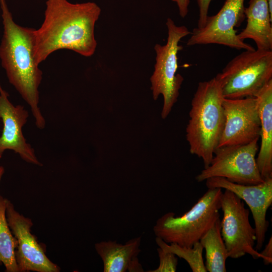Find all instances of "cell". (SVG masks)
I'll return each mask as SVG.
<instances>
[{"label": "cell", "instance_id": "6da1fadb", "mask_svg": "<svg viewBox=\"0 0 272 272\" xmlns=\"http://www.w3.org/2000/svg\"><path fill=\"white\" fill-rule=\"evenodd\" d=\"M100 8L94 2L73 4L67 0H47L44 19L34 31V57L39 64L59 49L90 57L97 47L95 25Z\"/></svg>", "mask_w": 272, "mask_h": 272}, {"label": "cell", "instance_id": "7a4b0ae2", "mask_svg": "<svg viewBox=\"0 0 272 272\" xmlns=\"http://www.w3.org/2000/svg\"><path fill=\"white\" fill-rule=\"evenodd\" d=\"M4 27L0 59L9 81L29 105L39 129L46 122L40 108L39 87L42 72L34 57L35 29L16 24L5 0H0Z\"/></svg>", "mask_w": 272, "mask_h": 272}, {"label": "cell", "instance_id": "3957f363", "mask_svg": "<svg viewBox=\"0 0 272 272\" xmlns=\"http://www.w3.org/2000/svg\"><path fill=\"white\" fill-rule=\"evenodd\" d=\"M224 99L215 77L198 83L191 100L186 138L190 153L202 160L204 168L210 164L223 131Z\"/></svg>", "mask_w": 272, "mask_h": 272}, {"label": "cell", "instance_id": "277c9868", "mask_svg": "<svg viewBox=\"0 0 272 272\" xmlns=\"http://www.w3.org/2000/svg\"><path fill=\"white\" fill-rule=\"evenodd\" d=\"M220 188H210L191 208L181 216L168 212L160 217L153 227L157 237L167 243L191 247L220 218Z\"/></svg>", "mask_w": 272, "mask_h": 272}, {"label": "cell", "instance_id": "5b68a950", "mask_svg": "<svg viewBox=\"0 0 272 272\" xmlns=\"http://www.w3.org/2000/svg\"><path fill=\"white\" fill-rule=\"evenodd\" d=\"M215 77L225 98L255 97L272 80V50H244Z\"/></svg>", "mask_w": 272, "mask_h": 272}, {"label": "cell", "instance_id": "8992f818", "mask_svg": "<svg viewBox=\"0 0 272 272\" xmlns=\"http://www.w3.org/2000/svg\"><path fill=\"white\" fill-rule=\"evenodd\" d=\"M166 25L168 30L167 42L163 45L156 44L154 46L156 62L150 78L154 99L156 100L161 94L163 97V119L167 117L177 102L184 80L180 74H177V55L182 49L179 43L182 38L191 33L186 26L176 25L171 18L167 19Z\"/></svg>", "mask_w": 272, "mask_h": 272}, {"label": "cell", "instance_id": "52a82bcc", "mask_svg": "<svg viewBox=\"0 0 272 272\" xmlns=\"http://www.w3.org/2000/svg\"><path fill=\"white\" fill-rule=\"evenodd\" d=\"M258 140L256 139L245 145L218 147L210 164L196 176V180L200 182L210 178L220 177L245 185L263 182L256 161Z\"/></svg>", "mask_w": 272, "mask_h": 272}, {"label": "cell", "instance_id": "ba28073f", "mask_svg": "<svg viewBox=\"0 0 272 272\" xmlns=\"http://www.w3.org/2000/svg\"><path fill=\"white\" fill-rule=\"evenodd\" d=\"M223 217L221 220V233L228 257L239 258L248 254L254 259L262 258L254 247L256 232L249 221V209L244 201L233 192L225 189L221 200Z\"/></svg>", "mask_w": 272, "mask_h": 272}, {"label": "cell", "instance_id": "9c48e42d", "mask_svg": "<svg viewBox=\"0 0 272 272\" xmlns=\"http://www.w3.org/2000/svg\"><path fill=\"white\" fill-rule=\"evenodd\" d=\"M244 0H226L215 15L208 16L202 27L194 28L186 42L187 46L216 44L238 50H253L240 40L235 29L245 18Z\"/></svg>", "mask_w": 272, "mask_h": 272}, {"label": "cell", "instance_id": "30bf717a", "mask_svg": "<svg viewBox=\"0 0 272 272\" xmlns=\"http://www.w3.org/2000/svg\"><path fill=\"white\" fill-rule=\"evenodd\" d=\"M5 213L9 227L18 242L15 256L19 272H59V266L46 255L45 245L39 243L32 234L31 219L16 211L8 199Z\"/></svg>", "mask_w": 272, "mask_h": 272}, {"label": "cell", "instance_id": "8fae6325", "mask_svg": "<svg viewBox=\"0 0 272 272\" xmlns=\"http://www.w3.org/2000/svg\"><path fill=\"white\" fill-rule=\"evenodd\" d=\"M223 131L218 147L247 144L260 138V121L255 97L225 98Z\"/></svg>", "mask_w": 272, "mask_h": 272}, {"label": "cell", "instance_id": "7c38bea8", "mask_svg": "<svg viewBox=\"0 0 272 272\" xmlns=\"http://www.w3.org/2000/svg\"><path fill=\"white\" fill-rule=\"evenodd\" d=\"M208 188H220L234 193L249 207L254 222L256 232L255 249L260 250L264 242L268 222L266 212L272 204V177L253 185L236 183L220 177L206 180Z\"/></svg>", "mask_w": 272, "mask_h": 272}, {"label": "cell", "instance_id": "4fadbf2b", "mask_svg": "<svg viewBox=\"0 0 272 272\" xmlns=\"http://www.w3.org/2000/svg\"><path fill=\"white\" fill-rule=\"evenodd\" d=\"M8 96L0 84V118L3 123L0 150L14 151L25 162L41 166L42 164L23 133L22 129L27 121L28 112L23 106H14L8 99Z\"/></svg>", "mask_w": 272, "mask_h": 272}, {"label": "cell", "instance_id": "5bb4252c", "mask_svg": "<svg viewBox=\"0 0 272 272\" xmlns=\"http://www.w3.org/2000/svg\"><path fill=\"white\" fill-rule=\"evenodd\" d=\"M141 237L131 239L124 244L115 241L96 243L95 248L103 264L104 272H143L138 255Z\"/></svg>", "mask_w": 272, "mask_h": 272}, {"label": "cell", "instance_id": "9a60e30c", "mask_svg": "<svg viewBox=\"0 0 272 272\" xmlns=\"http://www.w3.org/2000/svg\"><path fill=\"white\" fill-rule=\"evenodd\" d=\"M260 121L261 144L256 158L262 178L272 177V80L255 97Z\"/></svg>", "mask_w": 272, "mask_h": 272}, {"label": "cell", "instance_id": "2e32d148", "mask_svg": "<svg viewBox=\"0 0 272 272\" xmlns=\"http://www.w3.org/2000/svg\"><path fill=\"white\" fill-rule=\"evenodd\" d=\"M244 14L247 24L237 34L238 38L244 41L252 40L257 49L272 50V17L267 0H250Z\"/></svg>", "mask_w": 272, "mask_h": 272}, {"label": "cell", "instance_id": "e0dca14e", "mask_svg": "<svg viewBox=\"0 0 272 272\" xmlns=\"http://www.w3.org/2000/svg\"><path fill=\"white\" fill-rule=\"evenodd\" d=\"M206 250L205 266L207 271L226 272L227 250L221 233V220L218 219L199 240Z\"/></svg>", "mask_w": 272, "mask_h": 272}, {"label": "cell", "instance_id": "ac0fdd59", "mask_svg": "<svg viewBox=\"0 0 272 272\" xmlns=\"http://www.w3.org/2000/svg\"><path fill=\"white\" fill-rule=\"evenodd\" d=\"M6 199L0 195V265L4 264L7 272H19L15 256L18 242L6 219Z\"/></svg>", "mask_w": 272, "mask_h": 272}, {"label": "cell", "instance_id": "d6986e66", "mask_svg": "<svg viewBox=\"0 0 272 272\" xmlns=\"http://www.w3.org/2000/svg\"><path fill=\"white\" fill-rule=\"evenodd\" d=\"M156 243L163 250L171 252L177 257L184 259L193 272H207L202 258L203 248L200 243H195L192 247L181 246L175 243H167L159 237H156Z\"/></svg>", "mask_w": 272, "mask_h": 272}, {"label": "cell", "instance_id": "ffe728a7", "mask_svg": "<svg viewBox=\"0 0 272 272\" xmlns=\"http://www.w3.org/2000/svg\"><path fill=\"white\" fill-rule=\"evenodd\" d=\"M159 259L158 267L149 272H175L178 265V257L174 254L163 250L160 247L157 248Z\"/></svg>", "mask_w": 272, "mask_h": 272}, {"label": "cell", "instance_id": "44dd1931", "mask_svg": "<svg viewBox=\"0 0 272 272\" xmlns=\"http://www.w3.org/2000/svg\"><path fill=\"white\" fill-rule=\"evenodd\" d=\"M213 0H196L199 9V17L197 28L202 27L208 16V11L210 4Z\"/></svg>", "mask_w": 272, "mask_h": 272}, {"label": "cell", "instance_id": "7402d4cb", "mask_svg": "<svg viewBox=\"0 0 272 272\" xmlns=\"http://www.w3.org/2000/svg\"><path fill=\"white\" fill-rule=\"evenodd\" d=\"M262 255V259L265 265H268L272 263V238L269 239L264 249L260 252Z\"/></svg>", "mask_w": 272, "mask_h": 272}, {"label": "cell", "instance_id": "603a6c76", "mask_svg": "<svg viewBox=\"0 0 272 272\" xmlns=\"http://www.w3.org/2000/svg\"><path fill=\"white\" fill-rule=\"evenodd\" d=\"M175 2L178 8L179 14L182 18H185L188 12L190 0H171Z\"/></svg>", "mask_w": 272, "mask_h": 272}, {"label": "cell", "instance_id": "cb8c5ba5", "mask_svg": "<svg viewBox=\"0 0 272 272\" xmlns=\"http://www.w3.org/2000/svg\"><path fill=\"white\" fill-rule=\"evenodd\" d=\"M267 5H268V8L269 10V12L270 16L272 17V5H271L272 0H267Z\"/></svg>", "mask_w": 272, "mask_h": 272}, {"label": "cell", "instance_id": "d4e9b609", "mask_svg": "<svg viewBox=\"0 0 272 272\" xmlns=\"http://www.w3.org/2000/svg\"><path fill=\"white\" fill-rule=\"evenodd\" d=\"M5 172V169L3 166H0V181L1 180V179L2 178V176L4 173Z\"/></svg>", "mask_w": 272, "mask_h": 272}, {"label": "cell", "instance_id": "484cf974", "mask_svg": "<svg viewBox=\"0 0 272 272\" xmlns=\"http://www.w3.org/2000/svg\"><path fill=\"white\" fill-rule=\"evenodd\" d=\"M4 152V151L0 150V159L2 158V156H3V153Z\"/></svg>", "mask_w": 272, "mask_h": 272}]
</instances>
